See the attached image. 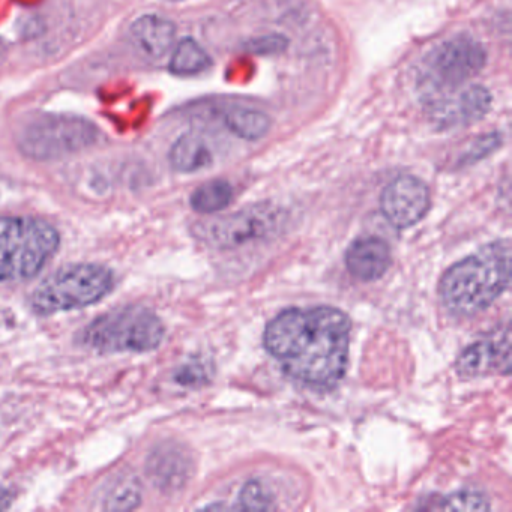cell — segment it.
I'll list each match as a JSON object with an SVG mask.
<instances>
[{"mask_svg":"<svg viewBox=\"0 0 512 512\" xmlns=\"http://www.w3.org/2000/svg\"><path fill=\"white\" fill-rule=\"evenodd\" d=\"M350 334L352 322L338 308H289L268 323L263 343L290 379L326 391L346 374Z\"/></svg>","mask_w":512,"mask_h":512,"instance_id":"1","label":"cell"},{"mask_svg":"<svg viewBox=\"0 0 512 512\" xmlns=\"http://www.w3.org/2000/svg\"><path fill=\"white\" fill-rule=\"evenodd\" d=\"M511 284V242L499 239L454 263L439 281L443 307L470 317L493 305Z\"/></svg>","mask_w":512,"mask_h":512,"instance_id":"2","label":"cell"},{"mask_svg":"<svg viewBox=\"0 0 512 512\" xmlns=\"http://www.w3.org/2000/svg\"><path fill=\"white\" fill-rule=\"evenodd\" d=\"M61 238L52 224L29 217L0 218V281L37 275L58 251Z\"/></svg>","mask_w":512,"mask_h":512,"instance_id":"3","label":"cell"},{"mask_svg":"<svg viewBox=\"0 0 512 512\" xmlns=\"http://www.w3.org/2000/svg\"><path fill=\"white\" fill-rule=\"evenodd\" d=\"M166 329L154 311L124 307L97 317L82 332V343L101 355L146 353L160 346Z\"/></svg>","mask_w":512,"mask_h":512,"instance_id":"4","label":"cell"},{"mask_svg":"<svg viewBox=\"0 0 512 512\" xmlns=\"http://www.w3.org/2000/svg\"><path fill=\"white\" fill-rule=\"evenodd\" d=\"M113 274L106 266L79 263L58 269L41 281L31 296L38 316H53L97 304L113 289Z\"/></svg>","mask_w":512,"mask_h":512,"instance_id":"5","label":"cell"},{"mask_svg":"<svg viewBox=\"0 0 512 512\" xmlns=\"http://www.w3.org/2000/svg\"><path fill=\"white\" fill-rule=\"evenodd\" d=\"M98 128L74 115H43L20 131V151L38 161L59 160L94 145Z\"/></svg>","mask_w":512,"mask_h":512,"instance_id":"6","label":"cell"},{"mask_svg":"<svg viewBox=\"0 0 512 512\" xmlns=\"http://www.w3.org/2000/svg\"><path fill=\"white\" fill-rule=\"evenodd\" d=\"M284 226V212L272 203H257L232 215L197 223L194 235L209 247L232 250L271 238Z\"/></svg>","mask_w":512,"mask_h":512,"instance_id":"7","label":"cell"},{"mask_svg":"<svg viewBox=\"0 0 512 512\" xmlns=\"http://www.w3.org/2000/svg\"><path fill=\"white\" fill-rule=\"evenodd\" d=\"M485 61L487 55L481 44L469 37H455L425 59L422 82L436 92L454 89L476 76Z\"/></svg>","mask_w":512,"mask_h":512,"instance_id":"8","label":"cell"},{"mask_svg":"<svg viewBox=\"0 0 512 512\" xmlns=\"http://www.w3.org/2000/svg\"><path fill=\"white\" fill-rule=\"evenodd\" d=\"M430 205L427 184L412 175L398 176L386 185L380 196L383 217L397 229H410L421 223Z\"/></svg>","mask_w":512,"mask_h":512,"instance_id":"9","label":"cell"},{"mask_svg":"<svg viewBox=\"0 0 512 512\" xmlns=\"http://www.w3.org/2000/svg\"><path fill=\"white\" fill-rule=\"evenodd\" d=\"M455 370L463 379L509 374L511 371V334L509 329L491 332L467 346L458 355Z\"/></svg>","mask_w":512,"mask_h":512,"instance_id":"10","label":"cell"},{"mask_svg":"<svg viewBox=\"0 0 512 512\" xmlns=\"http://www.w3.org/2000/svg\"><path fill=\"white\" fill-rule=\"evenodd\" d=\"M146 472L158 490H181L193 472L190 452L176 442H164L155 446L146 461Z\"/></svg>","mask_w":512,"mask_h":512,"instance_id":"11","label":"cell"},{"mask_svg":"<svg viewBox=\"0 0 512 512\" xmlns=\"http://www.w3.org/2000/svg\"><path fill=\"white\" fill-rule=\"evenodd\" d=\"M491 107V95L482 86H470L452 100L433 107V119L440 130L466 127L484 118Z\"/></svg>","mask_w":512,"mask_h":512,"instance_id":"12","label":"cell"},{"mask_svg":"<svg viewBox=\"0 0 512 512\" xmlns=\"http://www.w3.org/2000/svg\"><path fill=\"white\" fill-rule=\"evenodd\" d=\"M391 263V248L376 236L356 239L346 253L347 271L364 283L382 278L391 268Z\"/></svg>","mask_w":512,"mask_h":512,"instance_id":"13","label":"cell"},{"mask_svg":"<svg viewBox=\"0 0 512 512\" xmlns=\"http://www.w3.org/2000/svg\"><path fill=\"white\" fill-rule=\"evenodd\" d=\"M131 37L149 58H163L175 43L176 28L169 20L149 14L133 23Z\"/></svg>","mask_w":512,"mask_h":512,"instance_id":"14","label":"cell"},{"mask_svg":"<svg viewBox=\"0 0 512 512\" xmlns=\"http://www.w3.org/2000/svg\"><path fill=\"white\" fill-rule=\"evenodd\" d=\"M170 163L181 173L199 172L212 163V152L200 134H185L172 146Z\"/></svg>","mask_w":512,"mask_h":512,"instance_id":"15","label":"cell"},{"mask_svg":"<svg viewBox=\"0 0 512 512\" xmlns=\"http://www.w3.org/2000/svg\"><path fill=\"white\" fill-rule=\"evenodd\" d=\"M142 502V485L136 475L121 473L109 482L103 508L109 511H130Z\"/></svg>","mask_w":512,"mask_h":512,"instance_id":"16","label":"cell"},{"mask_svg":"<svg viewBox=\"0 0 512 512\" xmlns=\"http://www.w3.org/2000/svg\"><path fill=\"white\" fill-rule=\"evenodd\" d=\"M224 124L236 136L245 140L262 139L271 130V119L266 113L259 112V110L242 109V107L227 110L224 113Z\"/></svg>","mask_w":512,"mask_h":512,"instance_id":"17","label":"cell"},{"mask_svg":"<svg viewBox=\"0 0 512 512\" xmlns=\"http://www.w3.org/2000/svg\"><path fill=\"white\" fill-rule=\"evenodd\" d=\"M211 58L193 38L179 41L170 59V71L178 76H193L211 67Z\"/></svg>","mask_w":512,"mask_h":512,"instance_id":"18","label":"cell"},{"mask_svg":"<svg viewBox=\"0 0 512 512\" xmlns=\"http://www.w3.org/2000/svg\"><path fill=\"white\" fill-rule=\"evenodd\" d=\"M233 188L227 181H209L200 185L193 196H191V206L194 211L202 214H214V212L223 211L232 203Z\"/></svg>","mask_w":512,"mask_h":512,"instance_id":"19","label":"cell"},{"mask_svg":"<svg viewBox=\"0 0 512 512\" xmlns=\"http://www.w3.org/2000/svg\"><path fill=\"white\" fill-rule=\"evenodd\" d=\"M437 508L443 511H487L490 509V502L479 491L461 490L443 497Z\"/></svg>","mask_w":512,"mask_h":512,"instance_id":"20","label":"cell"},{"mask_svg":"<svg viewBox=\"0 0 512 512\" xmlns=\"http://www.w3.org/2000/svg\"><path fill=\"white\" fill-rule=\"evenodd\" d=\"M239 502H241L239 508L250 509V511H269V509L275 508L272 494L257 479L248 481L242 487L241 493H239Z\"/></svg>","mask_w":512,"mask_h":512,"instance_id":"21","label":"cell"},{"mask_svg":"<svg viewBox=\"0 0 512 512\" xmlns=\"http://www.w3.org/2000/svg\"><path fill=\"white\" fill-rule=\"evenodd\" d=\"M173 379L185 388H196L208 382V368L202 361H190L178 368Z\"/></svg>","mask_w":512,"mask_h":512,"instance_id":"22","label":"cell"},{"mask_svg":"<svg viewBox=\"0 0 512 512\" xmlns=\"http://www.w3.org/2000/svg\"><path fill=\"white\" fill-rule=\"evenodd\" d=\"M499 143L500 137L497 134L479 137L475 145L470 148L469 154L464 157V163H467V161L473 163V161L481 160L485 155L491 154L499 146Z\"/></svg>","mask_w":512,"mask_h":512,"instance_id":"23","label":"cell"},{"mask_svg":"<svg viewBox=\"0 0 512 512\" xmlns=\"http://www.w3.org/2000/svg\"><path fill=\"white\" fill-rule=\"evenodd\" d=\"M5 53H7V46L4 41L0 40V59H4Z\"/></svg>","mask_w":512,"mask_h":512,"instance_id":"24","label":"cell"}]
</instances>
